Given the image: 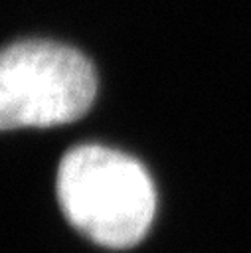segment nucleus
Here are the masks:
<instances>
[{"mask_svg": "<svg viewBox=\"0 0 251 253\" xmlns=\"http://www.w3.org/2000/svg\"><path fill=\"white\" fill-rule=\"evenodd\" d=\"M55 188L67 221L111 249L136 245L156 211V192L146 168L132 156L99 144L65 152Z\"/></svg>", "mask_w": 251, "mask_h": 253, "instance_id": "obj_1", "label": "nucleus"}, {"mask_svg": "<svg viewBox=\"0 0 251 253\" xmlns=\"http://www.w3.org/2000/svg\"><path fill=\"white\" fill-rule=\"evenodd\" d=\"M97 77L77 49L47 42L10 43L0 57V126H53L81 119L93 105Z\"/></svg>", "mask_w": 251, "mask_h": 253, "instance_id": "obj_2", "label": "nucleus"}]
</instances>
